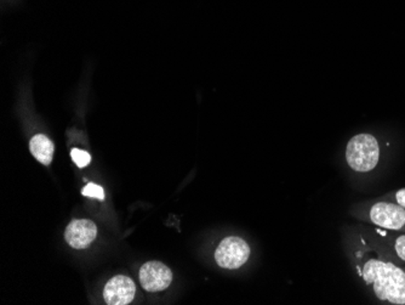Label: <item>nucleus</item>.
Here are the masks:
<instances>
[{"label":"nucleus","mask_w":405,"mask_h":305,"mask_svg":"<svg viewBox=\"0 0 405 305\" xmlns=\"http://www.w3.org/2000/svg\"><path fill=\"white\" fill-rule=\"evenodd\" d=\"M364 281L372 285L379 299L405 304V272L395 264L370 259L362 271Z\"/></svg>","instance_id":"obj_1"},{"label":"nucleus","mask_w":405,"mask_h":305,"mask_svg":"<svg viewBox=\"0 0 405 305\" xmlns=\"http://www.w3.org/2000/svg\"><path fill=\"white\" fill-rule=\"evenodd\" d=\"M380 147L376 137L370 134H359L349 140L346 149V160L349 167L359 173L373 170L379 163Z\"/></svg>","instance_id":"obj_2"},{"label":"nucleus","mask_w":405,"mask_h":305,"mask_svg":"<svg viewBox=\"0 0 405 305\" xmlns=\"http://www.w3.org/2000/svg\"><path fill=\"white\" fill-rule=\"evenodd\" d=\"M250 257V247L238 236H229L220 242L215 252V260L224 269H239Z\"/></svg>","instance_id":"obj_3"},{"label":"nucleus","mask_w":405,"mask_h":305,"mask_svg":"<svg viewBox=\"0 0 405 305\" xmlns=\"http://www.w3.org/2000/svg\"><path fill=\"white\" fill-rule=\"evenodd\" d=\"M173 281V272L160 262H148L140 269L141 286L148 292L167 290Z\"/></svg>","instance_id":"obj_4"},{"label":"nucleus","mask_w":405,"mask_h":305,"mask_svg":"<svg viewBox=\"0 0 405 305\" xmlns=\"http://www.w3.org/2000/svg\"><path fill=\"white\" fill-rule=\"evenodd\" d=\"M370 219L375 225L399 230L405 225V208L393 203H376L370 211Z\"/></svg>","instance_id":"obj_5"},{"label":"nucleus","mask_w":405,"mask_h":305,"mask_svg":"<svg viewBox=\"0 0 405 305\" xmlns=\"http://www.w3.org/2000/svg\"><path fill=\"white\" fill-rule=\"evenodd\" d=\"M136 286L130 277L114 276L106 283L103 298L108 305H126L135 297Z\"/></svg>","instance_id":"obj_6"},{"label":"nucleus","mask_w":405,"mask_h":305,"mask_svg":"<svg viewBox=\"0 0 405 305\" xmlns=\"http://www.w3.org/2000/svg\"><path fill=\"white\" fill-rule=\"evenodd\" d=\"M98 236V228L95 223L88 219H77L67 226L65 239L72 248H88Z\"/></svg>","instance_id":"obj_7"},{"label":"nucleus","mask_w":405,"mask_h":305,"mask_svg":"<svg viewBox=\"0 0 405 305\" xmlns=\"http://www.w3.org/2000/svg\"><path fill=\"white\" fill-rule=\"evenodd\" d=\"M29 150L32 152L33 157L39 161L42 165H52L55 145L47 135L38 134L33 136L32 140L29 142Z\"/></svg>","instance_id":"obj_8"},{"label":"nucleus","mask_w":405,"mask_h":305,"mask_svg":"<svg viewBox=\"0 0 405 305\" xmlns=\"http://www.w3.org/2000/svg\"><path fill=\"white\" fill-rule=\"evenodd\" d=\"M70 157L79 168H84L91 162V156L89 155L86 151L79 150V149H73L70 151Z\"/></svg>","instance_id":"obj_9"},{"label":"nucleus","mask_w":405,"mask_h":305,"mask_svg":"<svg viewBox=\"0 0 405 305\" xmlns=\"http://www.w3.org/2000/svg\"><path fill=\"white\" fill-rule=\"evenodd\" d=\"M82 193L86 196V198H98L100 201H103L105 200V191L101 186H98L96 184L89 183L84 188Z\"/></svg>","instance_id":"obj_10"},{"label":"nucleus","mask_w":405,"mask_h":305,"mask_svg":"<svg viewBox=\"0 0 405 305\" xmlns=\"http://www.w3.org/2000/svg\"><path fill=\"white\" fill-rule=\"evenodd\" d=\"M396 252L398 257L405 262V235L397 239Z\"/></svg>","instance_id":"obj_11"},{"label":"nucleus","mask_w":405,"mask_h":305,"mask_svg":"<svg viewBox=\"0 0 405 305\" xmlns=\"http://www.w3.org/2000/svg\"><path fill=\"white\" fill-rule=\"evenodd\" d=\"M396 198L398 204L403 207V208H405V188L399 190V191L397 193Z\"/></svg>","instance_id":"obj_12"}]
</instances>
